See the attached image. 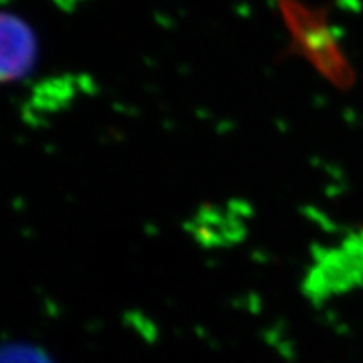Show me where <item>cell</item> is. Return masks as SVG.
<instances>
[{"label": "cell", "mask_w": 363, "mask_h": 363, "mask_svg": "<svg viewBox=\"0 0 363 363\" xmlns=\"http://www.w3.org/2000/svg\"><path fill=\"white\" fill-rule=\"evenodd\" d=\"M35 59L30 27L12 13L0 12V83L24 78Z\"/></svg>", "instance_id": "obj_1"}, {"label": "cell", "mask_w": 363, "mask_h": 363, "mask_svg": "<svg viewBox=\"0 0 363 363\" xmlns=\"http://www.w3.org/2000/svg\"><path fill=\"white\" fill-rule=\"evenodd\" d=\"M0 363H54L38 348L26 345H12L0 350Z\"/></svg>", "instance_id": "obj_2"}]
</instances>
